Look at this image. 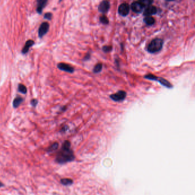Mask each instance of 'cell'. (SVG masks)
Returning a JSON list of instances; mask_svg holds the SVG:
<instances>
[{"mask_svg": "<svg viewBox=\"0 0 195 195\" xmlns=\"http://www.w3.org/2000/svg\"><path fill=\"white\" fill-rule=\"evenodd\" d=\"M3 186V184L1 182H0V187H2Z\"/></svg>", "mask_w": 195, "mask_h": 195, "instance_id": "24", "label": "cell"}, {"mask_svg": "<svg viewBox=\"0 0 195 195\" xmlns=\"http://www.w3.org/2000/svg\"><path fill=\"white\" fill-rule=\"evenodd\" d=\"M164 41L161 39H153L148 46V51L150 53H154L161 50L163 47Z\"/></svg>", "mask_w": 195, "mask_h": 195, "instance_id": "2", "label": "cell"}, {"mask_svg": "<svg viewBox=\"0 0 195 195\" xmlns=\"http://www.w3.org/2000/svg\"><path fill=\"white\" fill-rule=\"evenodd\" d=\"M144 21L147 25H152L155 22V20L153 17L151 16H147L144 18Z\"/></svg>", "mask_w": 195, "mask_h": 195, "instance_id": "13", "label": "cell"}, {"mask_svg": "<svg viewBox=\"0 0 195 195\" xmlns=\"http://www.w3.org/2000/svg\"><path fill=\"white\" fill-rule=\"evenodd\" d=\"M34 44H35V41L33 40H28L26 43H25V47L22 50V53L23 54H26L28 52L29 49L34 45Z\"/></svg>", "mask_w": 195, "mask_h": 195, "instance_id": "12", "label": "cell"}, {"mask_svg": "<svg viewBox=\"0 0 195 195\" xmlns=\"http://www.w3.org/2000/svg\"><path fill=\"white\" fill-rule=\"evenodd\" d=\"M49 29V24L47 22L42 23L39 29V36L41 38L47 33Z\"/></svg>", "mask_w": 195, "mask_h": 195, "instance_id": "6", "label": "cell"}, {"mask_svg": "<svg viewBox=\"0 0 195 195\" xmlns=\"http://www.w3.org/2000/svg\"><path fill=\"white\" fill-rule=\"evenodd\" d=\"M131 8L133 12L140 13L143 11L144 6L141 1H135L131 4Z\"/></svg>", "mask_w": 195, "mask_h": 195, "instance_id": "4", "label": "cell"}, {"mask_svg": "<svg viewBox=\"0 0 195 195\" xmlns=\"http://www.w3.org/2000/svg\"><path fill=\"white\" fill-rule=\"evenodd\" d=\"M74 158L73 152L70 149V143L69 141H65L57 154L56 161L59 164H64L73 161Z\"/></svg>", "mask_w": 195, "mask_h": 195, "instance_id": "1", "label": "cell"}, {"mask_svg": "<svg viewBox=\"0 0 195 195\" xmlns=\"http://www.w3.org/2000/svg\"><path fill=\"white\" fill-rule=\"evenodd\" d=\"M102 69V64L101 63H98V64L93 68V72L95 73H100Z\"/></svg>", "mask_w": 195, "mask_h": 195, "instance_id": "16", "label": "cell"}, {"mask_svg": "<svg viewBox=\"0 0 195 195\" xmlns=\"http://www.w3.org/2000/svg\"><path fill=\"white\" fill-rule=\"evenodd\" d=\"M24 99L23 98H21V97H17L16 98L13 102V107L16 108L17 107H18L20 106V105L23 102Z\"/></svg>", "mask_w": 195, "mask_h": 195, "instance_id": "14", "label": "cell"}, {"mask_svg": "<svg viewBox=\"0 0 195 195\" xmlns=\"http://www.w3.org/2000/svg\"><path fill=\"white\" fill-rule=\"evenodd\" d=\"M157 12V9L156 6H153V5H149L146 6V8L144 10V15L147 17V16H151L152 15H154L156 14Z\"/></svg>", "mask_w": 195, "mask_h": 195, "instance_id": "9", "label": "cell"}, {"mask_svg": "<svg viewBox=\"0 0 195 195\" xmlns=\"http://www.w3.org/2000/svg\"><path fill=\"white\" fill-rule=\"evenodd\" d=\"M52 17V14L51 13H47L44 15V18L48 19V20H51Z\"/></svg>", "mask_w": 195, "mask_h": 195, "instance_id": "21", "label": "cell"}, {"mask_svg": "<svg viewBox=\"0 0 195 195\" xmlns=\"http://www.w3.org/2000/svg\"><path fill=\"white\" fill-rule=\"evenodd\" d=\"M127 96V93L124 91H119L116 93L112 94L110 98L114 101H121L124 100Z\"/></svg>", "mask_w": 195, "mask_h": 195, "instance_id": "3", "label": "cell"}, {"mask_svg": "<svg viewBox=\"0 0 195 195\" xmlns=\"http://www.w3.org/2000/svg\"><path fill=\"white\" fill-rule=\"evenodd\" d=\"M155 81H158V83H160L162 85L168 88H172V85L168 81H167V80L163 79V78H161V77H156V79Z\"/></svg>", "mask_w": 195, "mask_h": 195, "instance_id": "11", "label": "cell"}, {"mask_svg": "<svg viewBox=\"0 0 195 195\" xmlns=\"http://www.w3.org/2000/svg\"><path fill=\"white\" fill-rule=\"evenodd\" d=\"M30 103H31V105H32L33 106L35 107V106L37 105V104H38V101H37V100H36V99H33V100H31Z\"/></svg>", "mask_w": 195, "mask_h": 195, "instance_id": "22", "label": "cell"}, {"mask_svg": "<svg viewBox=\"0 0 195 195\" xmlns=\"http://www.w3.org/2000/svg\"><path fill=\"white\" fill-rule=\"evenodd\" d=\"M112 50V47L111 46H104L102 48V50L105 53H108L111 51Z\"/></svg>", "mask_w": 195, "mask_h": 195, "instance_id": "20", "label": "cell"}, {"mask_svg": "<svg viewBox=\"0 0 195 195\" xmlns=\"http://www.w3.org/2000/svg\"><path fill=\"white\" fill-rule=\"evenodd\" d=\"M48 2L47 0H38L37 1V12L41 14L43 12V10L44 7L46 6Z\"/></svg>", "mask_w": 195, "mask_h": 195, "instance_id": "10", "label": "cell"}, {"mask_svg": "<svg viewBox=\"0 0 195 195\" xmlns=\"http://www.w3.org/2000/svg\"><path fill=\"white\" fill-rule=\"evenodd\" d=\"M100 22L104 25H107V24H109V20H108V18L104 15L100 17Z\"/></svg>", "mask_w": 195, "mask_h": 195, "instance_id": "18", "label": "cell"}, {"mask_svg": "<svg viewBox=\"0 0 195 195\" xmlns=\"http://www.w3.org/2000/svg\"><path fill=\"white\" fill-rule=\"evenodd\" d=\"M58 147V144L57 143H53L52 145H51L50 146H49L48 149V152H53L55 150H56Z\"/></svg>", "mask_w": 195, "mask_h": 195, "instance_id": "19", "label": "cell"}, {"mask_svg": "<svg viewBox=\"0 0 195 195\" xmlns=\"http://www.w3.org/2000/svg\"><path fill=\"white\" fill-rule=\"evenodd\" d=\"M61 183L64 186H70L73 183V180L68 178H65L61 179Z\"/></svg>", "mask_w": 195, "mask_h": 195, "instance_id": "15", "label": "cell"}, {"mask_svg": "<svg viewBox=\"0 0 195 195\" xmlns=\"http://www.w3.org/2000/svg\"><path fill=\"white\" fill-rule=\"evenodd\" d=\"M110 8V3L109 1H102L98 6V10L102 13H106L108 12Z\"/></svg>", "mask_w": 195, "mask_h": 195, "instance_id": "7", "label": "cell"}, {"mask_svg": "<svg viewBox=\"0 0 195 195\" xmlns=\"http://www.w3.org/2000/svg\"><path fill=\"white\" fill-rule=\"evenodd\" d=\"M18 91L24 94H26L27 92V89L26 88V87L22 84H20L18 85Z\"/></svg>", "mask_w": 195, "mask_h": 195, "instance_id": "17", "label": "cell"}, {"mask_svg": "<svg viewBox=\"0 0 195 195\" xmlns=\"http://www.w3.org/2000/svg\"><path fill=\"white\" fill-rule=\"evenodd\" d=\"M129 11H130V6L127 3H123L121 4L120 6L118 7V13L123 17L127 16L129 14Z\"/></svg>", "mask_w": 195, "mask_h": 195, "instance_id": "5", "label": "cell"}, {"mask_svg": "<svg viewBox=\"0 0 195 195\" xmlns=\"http://www.w3.org/2000/svg\"><path fill=\"white\" fill-rule=\"evenodd\" d=\"M89 57H90V55H89V54H88V55H87V56L85 57V59H86L85 60H88V59L89 58Z\"/></svg>", "mask_w": 195, "mask_h": 195, "instance_id": "23", "label": "cell"}, {"mask_svg": "<svg viewBox=\"0 0 195 195\" xmlns=\"http://www.w3.org/2000/svg\"><path fill=\"white\" fill-rule=\"evenodd\" d=\"M57 67L59 69L68 72V73H73L74 72V68L70 65L69 64H65V63H59L57 65Z\"/></svg>", "mask_w": 195, "mask_h": 195, "instance_id": "8", "label": "cell"}]
</instances>
